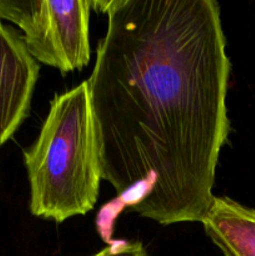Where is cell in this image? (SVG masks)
<instances>
[{
    "instance_id": "6da1fadb",
    "label": "cell",
    "mask_w": 255,
    "mask_h": 256,
    "mask_svg": "<svg viewBox=\"0 0 255 256\" xmlns=\"http://www.w3.org/2000/svg\"><path fill=\"white\" fill-rule=\"evenodd\" d=\"M106 35L86 80L102 178L160 225L202 222L230 132L232 62L215 0L92 2Z\"/></svg>"
},
{
    "instance_id": "7a4b0ae2",
    "label": "cell",
    "mask_w": 255,
    "mask_h": 256,
    "mask_svg": "<svg viewBox=\"0 0 255 256\" xmlns=\"http://www.w3.org/2000/svg\"><path fill=\"white\" fill-rule=\"evenodd\" d=\"M24 162L34 216L60 224L94 209L102 178L86 82L55 95Z\"/></svg>"
},
{
    "instance_id": "3957f363",
    "label": "cell",
    "mask_w": 255,
    "mask_h": 256,
    "mask_svg": "<svg viewBox=\"0 0 255 256\" xmlns=\"http://www.w3.org/2000/svg\"><path fill=\"white\" fill-rule=\"evenodd\" d=\"M89 0H26L18 26L36 62L62 74L80 72L90 62Z\"/></svg>"
},
{
    "instance_id": "277c9868",
    "label": "cell",
    "mask_w": 255,
    "mask_h": 256,
    "mask_svg": "<svg viewBox=\"0 0 255 256\" xmlns=\"http://www.w3.org/2000/svg\"><path fill=\"white\" fill-rule=\"evenodd\" d=\"M39 70L22 35L0 22V148L29 116Z\"/></svg>"
},
{
    "instance_id": "5b68a950",
    "label": "cell",
    "mask_w": 255,
    "mask_h": 256,
    "mask_svg": "<svg viewBox=\"0 0 255 256\" xmlns=\"http://www.w3.org/2000/svg\"><path fill=\"white\" fill-rule=\"evenodd\" d=\"M202 224L225 256H255V209L215 196Z\"/></svg>"
},
{
    "instance_id": "8992f818",
    "label": "cell",
    "mask_w": 255,
    "mask_h": 256,
    "mask_svg": "<svg viewBox=\"0 0 255 256\" xmlns=\"http://www.w3.org/2000/svg\"><path fill=\"white\" fill-rule=\"evenodd\" d=\"M92 256H149V254L140 242L114 240L105 249Z\"/></svg>"
},
{
    "instance_id": "52a82bcc",
    "label": "cell",
    "mask_w": 255,
    "mask_h": 256,
    "mask_svg": "<svg viewBox=\"0 0 255 256\" xmlns=\"http://www.w3.org/2000/svg\"><path fill=\"white\" fill-rule=\"evenodd\" d=\"M26 0H0V22L9 20L19 24Z\"/></svg>"
}]
</instances>
